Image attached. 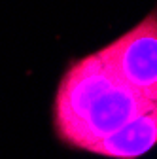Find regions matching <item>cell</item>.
I'll return each instance as SVG.
<instances>
[{"label": "cell", "instance_id": "1", "mask_svg": "<svg viewBox=\"0 0 157 159\" xmlns=\"http://www.w3.org/2000/svg\"><path fill=\"white\" fill-rule=\"evenodd\" d=\"M119 82L112 68L91 53L74 61L63 74L53 102V125L61 140L74 148L76 136L93 101L102 91Z\"/></svg>", "mask_w": 157, "mask_h": 159}, {"label": "cell", "instance_id": "2", "mask_svg": "<svg viewBox=\"0 0 157 159\" xmlns=\"http://www.w3.org/2000/svg\"><path fill=\"white\" fill-rule=\"evenodd\" d=\"M96 53L121 84L157 104V8Z\"/></svg>", "mask_w": 157, "mask_h": 159}, {"label": "cell", "instance_id": "3", "mask_svg": "<svg viewBox=\"0 0 157 159\" xmlns=\"http://www.w3.org/2000/svg\"><path fill=\"white\" fill-rule=\"evenodd\" d=\"M151 106L155 104L142 98L125 84L115 82L112 87L102 91L89 106L85 119L80 127V133L76 136L74 148L87 152L95 142H99L101 138L117 131L129 119L150 110Z\"/></svg>", "mask_w": 157, "mask_h": 159}, {"label": "cell", "instance_id": "4", "mask_svg": "<svg viewBox=\"0 0 157 159\" xmlns=\"http://www.w3.org/2000/svg\"><path fill=\"white\" fill-rule=\"evenodd\" d=\"M157 146V104L134 116L87 152L108 159H138Z\"/></svg>", "mask_w": 157, "mask_h": 159}]
</instances>
